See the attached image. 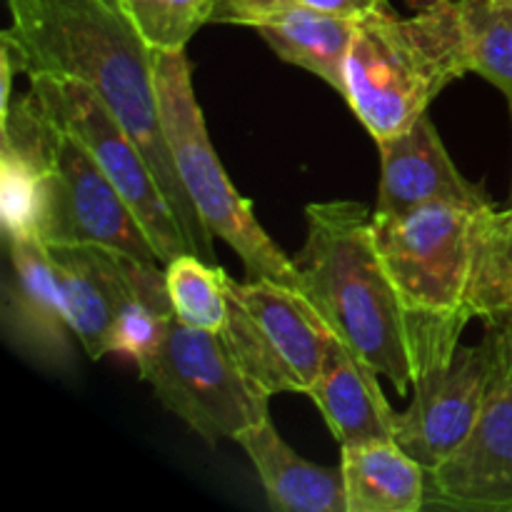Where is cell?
<instances>
[{
  "label": "cell",
  "mask_w": 512,
  "mask_h": 512,
  "mask_svg": "<svg viewBox=\"0 0 512 512\" xmlns=\"http://www.w3.org/2000/svg\"><path fill=\"white\" fill-rule=\"evenodd\" d=\"M8 25L0 48L15 70L65 75L88 85L128 130L153 168L165 200L195 255L213 260V238L195 213L175 170L160 120L155 50L148 48L120 0H5Z\"/></svg>",
  "instance_id": "1"
},
{
  "label": "cell",
  "mask_w": 512,
  "mask_h": 512,
  "mask_svg": "<svg viewBox=\"0 0 512 512\" xmlns=\"http://www.w3.org/2000/svg\"><path fill=\"white\" fill-rule=\"evenodd\" d=\"M295 253L298 293L335 338L400 395L413 388V360L398 298L375 245L373 213L355 200L310 203Z\"/></svg>",
  "instance_id": "2"
},
{
  "label": "cell",
  "mask_w": 512,
  "mask_h": 512,
  "mask_svg": "<svg viewBox=\"0 0 512 512\" xmlns=\"http://www.w3.org/2000/svg\"><path fill=\"white\" fill-rule=\"evenodd\" d=\"M468 73V40L453 0H433L408 18L380 0L355 18L343 98L380 143L405 133Z\"/></svg>",
  "instance_id": "3"
},
{
  "label": "cell",
  "mask_w": 512,
  "mask_h": 512,
  "mask_svg": "<svg viewBox=\"0 0 512 512\" xmlns=\"http://www.w3.org/2000/svg\"><path fill=\"white\" fill-rule=\"evenodd\" d=\"M480 208L433 203L408 215L373 213L375 245L398 298L413 383L453 360L468 328L473 220Z\"/></svg>",
  "instance_id": "4"
},
{
  "label": "cell",
  "mask_w": 512,
  "mask_h": 512,
  "mask_svg": "<svg viewBox=\"0 0 512 512\" xmlns=\"http://www.w3.org/2000/svg\"><path fill=\"white\" fill-rule=\"evenodd\" d=\"M190 73L193 68L185 50L155 53L160 120L180 183L210 238H220L230 245L250 280L268 278L298 290L293 258H288L265 233L253 215V205L233 188L210 143Z\"/></svg>",
  "instance_id": "5"
},
{
  "label": "cell",
  "mask_w": 512,
  "mask_h": 512,
  "mask_svg": "<svg viewBox=\"0 0 512 512\" xmlns=\"http://www.w3.org/2000/svg\"><path fill=\"white\" fill-rule=\"evenodd\" d=\"M228 320L220 338L250 388L263 398L308 395L333 333L308 300L268 278L238 283L225 273Z\"/></svg>",
  "instance_id": "6"
},
{
  "label": "cell",
  "mask_w": 512,
  "mask_h": 512,
  "mask_svg": "<svg viewBox=\"0 0 512 512\" xmlns=\"http://www.w3.org/2000/svg\"><path fill=\"white\" fill-rule=\"evenodd\" d=\"M138 370L155 398L208 443L235 440L270 418V398L250 388L213 330L173 318L160 348Z\"/></svg>",
  "instance_id": "7"
},
{
  "label": "cell",
  "mask_w": 512,
  "mask_h": 512,
  "mask_svg": "<svg viewBox=\"0 0 512 512\" xmlns=\"http://www.w3.org/2000/svg\"><path fill=\"white\" fill-rule=\"evenodd\" d=\"M28 83V98L35 108L50 123L73 135L128 200L153 240L160 263L168 265L178 255L193 253L178 215L155 180L153 168L103 100L85 83L65 75H33Z\"/></svg>",
  "instance_id": "8"
},
{
  "label": "cell",
  "mask_w": 512,
  "mask_h": 512,
  "mask_svg": "<svg viewBox=\"0 0 512 512\" xmlns=\"http://www.w3.org/2000/svg\"><path fill=\"white\" fill-rule=\"evenodd\" d=\"M508 358V328L503 320L485 323L475 345H458L443 368L420 375L413 400L395 418V443L433 470L468 440L478 425Z\"/></svg>",
  "instance_id": "9"
},
{
  "label": "cell",
  "mask_w": 512,
  "mask_h": 512,
  "mask_svg": "<svg viewBox=\"0 0 512 512\" xmlns=\"http://www.w3.org/2000/svg\"><path fill=\"white\" fill-rule=\"evenodd\" d=\"M38 238L43 245H100L130 258L160 263L153 240L128 200L88 150L58 125L50 133Z\"/></svg>",
  "instance_id": "10"
},
{
  "label": "cell",
  "mask_w": 512,
  "mask_h": 512,
  "mask_svg": "<svg viewBox=\"0 0 512 512\" xmlns=\"http://www.w3.org/2000/svg\"><path fill=\"white\" fill-rule=\"evenodd\" d=\"M505 323V320H503ZM508 328V323H505ZM425 508L512 512V335L508 358L478 425L428 473Z\"/></svg>",
  "instance_id": "11"
},
{
  "label": "cell",
  "mask_w": 512,
  "mask_h": 512,
  "mask_svg": "<svg viewBox=\"0 0 512 512\" xmlns=\"http://www.w3.org/2000/svg\"><path fill=\"white\" fill-rule=\"evenodd\" d=\"M3 280V330L15 350L43 368L70 363V320L48 250L38 238H10Z\"/></svg>",
  "instance_id": "12"
},
{
  "label": "cell",
  "mask_w": 512,
  "mask_h": 512,
  "mask_svg": "<svg viewBox=\"0 0 512 512\" xmlns=\"http://www.w3.org/2000/svg\"><path fill=\"white\" fill-rule=\"evenodd\" d=\"M380 185L375 213L408 215L433 203L485 208L493 200L483 185L473 183L455 168L430 115H420L405 133L378 143Z\"/></svg>",
  "instance_id": "13"
},
{
  "label": "cell",
  "mask_w": 512,
  "mask_h": 512,
  "mask_svg": "<svg viewBox=\"0 0 512 512\" xmlns=\"http://www.w3.org/2000/svg\"><path fill=\"white\" fill-rule=\"evenodd\" d=\"M73 335L90 360L110 353V330L130 288V255L100 245H45Z\"/></svg>",
  "instance_id": "14"
},
{
  "label": "cell",
  "mask_w": 512,
  "mask_h": 512,
  "mask_svg": "<svg viewBox=\"0 0 512 512\" xmlns=\"http://www.w3.org/2000/svg\"><path fill=\"white\" fill-rule=\"evenodd\" d=\"M308 398L318 405L340 448L395 440L398 413L380 388V375L335 335Z\"/></svg>",
  "instance_id": "15"
},
{
  "label": "cell",
  "mask_w": 512,
  "mask_h": 512,
  "mask_svg": "<svg viewBox=\"0 0 512 512\" xmlns=\"http://www.w3.org/2000/svg\"><path fill=\"white\" fill-rule=\"evenodd\" d=\"M263 483L268 505L278 512H348L343 470L300 458L265 418L235 438Z\"/></svg>",
  "instance_id": "16"
},
{
  "label": "cell",
  "mask_w": 512,
  "mask_h": 512,
  "mask_svg": "<svg viewBox=\"0 0 512 512\" xmlns=\"http://www.w3.org/2000/svg\"><path fill=\"white\" fill-rule=\"evenodd\" d=\"M348 512H418L428 503V470L395 440L340 448Z\"/></svg>",
  "instance_id": "17"
},
{
  "label": "cell",
  "mask_w": 512,
  "mask_h": 512,
  "mask_svg": "<svg viewBox=\"0 0 512 512\" xmlns=\"http://www.w3.org/2000/svg\"><path fill=\"white\" fill-rule=\"evenodd\" d=\"M468 313L483 323L512 318V208L490 203L475 213Z\"/></svg>",
  "instance_id": "18"
},
{
  "label": "cell",
  "mask_w": 512,
  "mask_h": 512,
  "mask_svg": "<svg viewBox=\"0 0 512 512\" xmlns=\"http://www.w3.org/2000/svg\"><path fill=\"white\" fill-rule=\"evenodd\" d=\"M173 318L165 268L130 258V288L110 330V353L125 355L140 368L160 348Z\"/></svg>",
  "instance_id": "19"
},
{
  "label": "cell",
  "mask_w": 512,
  "mask_h": 512,
  "mask_svg": "<svg viewBox=\"0 0 512 512\" xmlns=\"http://www.w3.org/2000/svg\"><path fill=\"white\" fill-rule=\"evenodd\" d=\"M468 40L470 73L490 80L512 108V3L453 0Z\"/></svg>",
  "instance_id": "20"
},
{
  "label": "cell",
  "mask_w": 512,
  "mask_h": 512,
  "mask_svg": "<svg viewBox=\"0 0 512 512\" xmlns=\"http://www.w3.org/2000/svg\"><path fill=\"white\" fill-rule=\"evenodd\" d=\"M163 268L175 318L193 328L220 333L228 320L225 270L195 253L178 255Z\"/></svg>",
  "instance_id": "21"
},
{
  "label": "cell",
  "mask_w": 512,
  "mask_h": 512,
  "mask_svg": "<svg viewBox=\"0 0 512 512\" xmlns=\"http://www.w3.org/2000/svg\"><path fill=\"white\" fill-rule=\"evenodd\" d=\"M120 5L150 50L175 53L210 23L215 0H120Z\"/></svg>",
  "instance_id": "22"
},
{
  "label": "cell",
  "mask_w": 512,
  "mask_h": 512,
  "mask_svg": "<svg viewBox=\"0 0 512 512\" xmlns=\"http://www.w3.org/2000/svg\"><path fill=\"white\" fill-rule=\"evenodd\" d=\"M0 203L5 235L38 238L45 203V170L10 148H0Z\"/></svg>",
  "instance_id": "23"
},
{
  "label": "cell",
  "mask_w": 512,
  "mask_h": 512,
  "mask_svg": "<svg viewBox=\"0 0 512 512\" xmlns=\"http://www.w3.org/2000/svg\"><path fill=\"white\" fill-rule=\"evenodd\" d=\"M293 3L305 5V8L320 10V13L345 15V18H358V15L373 10L380 0H293Z\"/></svg>",
  "instance_id": "24"
},
{
  "label": "cell",
  "mask_w": 512,
  "mask_h": 512,
  "mask_svg": "<svg viewBox=\"0 0 512 512\" xmlns=\"http://www.w3.org/2000/svg\"><path fill=\"white\" fill-rule=\"evenodd\" d=\"M408 3H410V8H423V5H428V3H433V0H408ZM510 3H512V0H510Z\"/></svg>",
  "instance_id": "25"
},
{
  "label": "cell",
  "mask_w": 512,
  "mask_h": 512,
  "mask_svg": "<svg viewBox=\"0 0 512 512\" xmlns=\"http://www.w3.org/2000/svg\"><path fill=\"white\" fill-rule=\"evenodd\" d=\"M505 323H508V330H510V335H512V318H505Z\"/></svg>",
  "instance_id": "26"
},
{
  "label": "cell",
  "mask_w": 512,
  "mask_h": 512,
  "mask_svg": "<svg viewBox=\"0 0 512 512\" xmlns=\"http://www.w3.org/2000/svg\"><path fill=\"white\" fill-rule=\"evenodd\" d=\"M510 115H512V108H510ZM510 208H512V198H510Z\"/></svg>",
  "instance_id": "27"
}]
</instances>
